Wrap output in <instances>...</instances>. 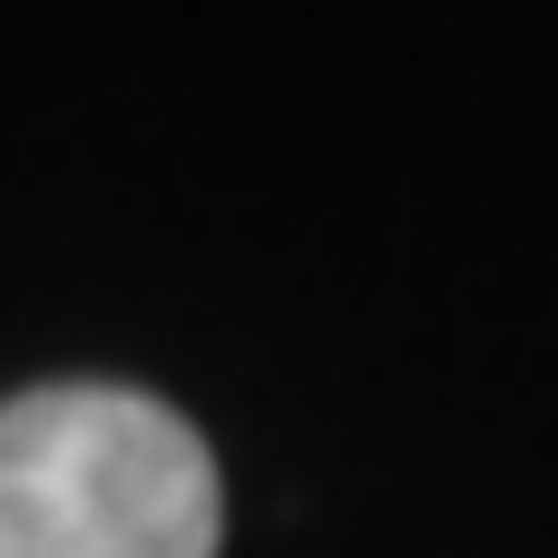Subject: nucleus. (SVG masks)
Segmentation results:
<instances>
[{
	"mask_svg": "<svg viewBox=\"0 0 558 558\" xmlns=\"http://www.w3.org/2000/svg\"><path fill=\"white\" fill-rule=\"evenodd\" d=\"M226 481L186 412L128 383L0 402V558H216Z\"/></svg>",
	"mask_w": 558,
	"mask_h": 558,
	"instance_id": "obj_1",
	"label": "nucleus"
}]
</instances>
